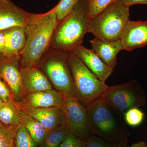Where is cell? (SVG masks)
<instances>
[{
  "mask_svg": "<svg viewBox=\"0 0 147 147\" xmlns=\"http://www.w3.org/2000/svg\"><path fill=\"white\" fill-rule=\"evenodd\" d=\"M55 7L46 13H28L23 28L26 36L20 54L22 68L37 67L50 45L59 24Z\"/></svg>",
  "mask_w": 147,
  "mask_h": 147,
  "instance_id": "6da1fadb",
  "label": "cell"
},
{
  "mask_svg": "<svg viewBox=\"0 0 147 147\" xmlns=\"http://www.w3.org/2000/svg\"><path fill=\"white\" fill-rule=\"evenodd\" d=\"M90 20L86 0H79L70 14L59 21L53 34L52 49L73 53L89 33Z\"/></svg>",
  "mask_w": 147,
  "mask_h": 147,
  "instance_id": "7a4b0ae2",
  "label": "cell"
},
{
  "mask_svg": "<svg viewBox=\"0 0 147 147\" xmlns=\"http://www.w3.org/2000/svg\"><path fill=\"white\" fill-rule=\"evenodd\" d=\"M89 125L93 135L125 146L128 130L121 115L100 98L87 105Z\"/></svg>",
  "mask_w": 147,
  "mask_h": 147,
  "instance_id": "3957f363",
  "label": "cell"
},
{
  "mask_svg": "<svg viewBox=\"0 0 147 147\" xmlns=\"http://www.w3.org/2000/svg\"><path fill=\"white\" fill-rule=\"evenodd\" d=\"M70 54L53 49L48 50L37 66L47 77L53 89L65 99L77 98L69 61Z\"/></svg>",
  "mask_w": 147,
  "mask_h": 147,
  "instance_id": "277c9868",
  "label": "cell"
},
{
  "mask_svg": "<svg viewBox=\"0 0 147 147\" xmlns=\"http://www.w3.org/2000/svg\"><path fill=\"white\" fill-rule=\"evenodd\" d=\"M129 16V8L116 0L90 21L89 33L104 41L119 40Z\"/></svg>",
  "mask_w": 147,
  "mask_h": 147,
  "instance_id": "5b68a950",
  "label": "cell"
},
{
  "mask_svg": "<svg viewBox=\"0 0 147 147\" xmlns=\"http://www.w3.org/2000/svg\"><path fill=\"white\" fill-rule=\"evenodd\" d=\"M69 61L76 98L86 106L100 98L108 87L105 82L95 76L74 53H70Z\"/></svg>",
  "mask_w": 147,
  "mask_h": 147,
  "instance_id": "8992f818",
  "label": "cell"
},
{
  "mask_svg": "<svg viewBox=\"0 0 147 147\" xmlns=\"http://www.w3.org/2000/svg\"><path fill=\"white\" fill-rule=\"evenodd\" d=\"M100 98L121 115L131 108L144 106L146 99L141 84L135 80L108 86Z\"/></svg>",
  "mask_w": 147,
  "mask_h": 147,
  "instance_id": "52a82bcc",
  "label": "cell"
},
{
  "mask_svg": "<svg viewBox=\"0 0 147 147\" xmlns=\"http://www.w3.org/2000/svg\"><path fill=\"white\" fill-rule=\"evenodd\" d=\"M62 108L65 116V125L71 133L84 141L93 135L89 125L87 108L78 98L65 99Z\"/></svg>",
  "mask_w": 147,
  "mask_h": 147,
  "instance_id": "ba28073f",
  "label": "cell"
},
{
  "mask_svg": "<svg viewBox=\"0 0 147 147\" xmlns=\"http://www.w3.org/2000/svg\"><path fill=\"white\" fill-rule=\"evenodd\" d=\"M21 68L20 56L10 58L0 56V78L9 87L17 102L25 95L21 82Z\"/></svg>",
  "mask_w": 147,
  "mask_h": 147,
  "instance_id": "9c48e42d",
  "label": "cell"
},
{
  "mask_svg": "<svg viewBox=\"0 0 147 147\" xmlns=\"http://www.w3.org/2000/svg\"><path fill=\"white\" fill-rule=\"evenodd\" d=\"M65 98L54 89L27 94L18 101L21 109L26 108H62Z\"/></svg>",
  "mask_w": 147,
  "mask_h": 147,
  "instance_id": "30bf717a",
  "label": "cell"
},
{
  "mask_svg": "<svg viewBox=\"0 0 147 147\" xmlns=\"http://www.w3.org/2000/svg\"><path fill=\"white\" fill-rule=\"evenodd\" d=\"M120 40L123 50L132 51L147 45V21L127 22Z\"/></svg>",
  "mask_w": 147,
  "mask_h": 147,
  "instance_id": "8fae6325",
  "label": "cell"
},
{
  "mask_svg": "<svg viewBox=\"0 0 147 147\" xmlns=\"http://www.w3.org/2000/svg\"><path fill=\"white\" fill-rule=\"evenodd\" d=\"M22 110L41 124L48 131L65 125V119L62 108H26Z\"/></svg>",
  "mask_w": 147,
  "mask_h": 147,
  "instance_id": "7c38bea8",
  "label": "cell"
},
{
  "mask_svg": "<svg viewBox=\"0 0 147 147\" xmlns=\"http://www.w3.org/2000/svg\"><path fill=\"white\" fill-rule=\"evenodd\" d=\"M73 53L102 82H105L113 72L114 69L106 64L92 49L89 50L81 45Z\"/></svg>",
  "mask_w": 147,
  "mask_h": 147,
  "instance_id": "4fadbf2b",
  "label": "cell"
},
{
  "mask_svg": "<svg viewBox=\"0 0 147 147\" xmlns=\"http://www.w3.org/2000/svg\"><path fill=\"white\" fill-rule=\"evenodd\" d=\"M21 73L22 88L25 95L53 89L47 77L38 67L22 68Z\"/></svg>",
  "mask_w": 147,
  "mask_h": 147,
  "instance_id": "5bb4252c",
  "label": "cell"
},
{
  "mask_svg": "<svg viewBox=\"0 0 147 147\" xmlns=\"http://www.w3.org/2000/svg\"><path fill=\"white\" fill-rule=\"evenodd\" d=\"M28 13L10 0L0 1V31L23 27Z\"/></svg>",
  "mask_w": 147,
  "mask_h": 147,
  "instance_id": "9a60e30c",
  "label": "cell"
},
{
  "mask_svg": "<svg viewBox=\"0 0 147 147\" xmlns=\"http://www.w3.org/2000/svg\"><path fill=\"white\" fill-rule=\"evenodd\" d=\"M92 49L106 64L114 69L117 63V56L123 50L120 40L108 42L95 38L90 40Z\"/></svg>",
  "mask_w": 147,
  "mask_h": 147,
  "instance_id": "2e32d148",
  "label": "cell"
},
{
  "mask_svg": "<svg viewBox=\"0 0 147 147\" xmlns=\"http://www.w3.org/2000/svg\"><path fill=\"white\" fill-rule=\"evenodd\" d=\"M26 42V36L23 27H15L7 30L5 47L2 55L10 58L20 56Z\"/></svg>",
  "mask_w": 147,
  "mask_h": 147,
  "instance_id": "e0dca14e",
  "label": "cell"
},
{
  "mask_svg": "<svg viewBox=\"0 0 147 147\" xmlns=\"http://www.w3.org/2000/svg\"><path fill=\"white\" fill-rule=\"evenodd\" d=\"M20 119L21 123L26 128L38 146L42 144L45 141L48 131L38 121L27 115L22 110L20 113Z\"/></svg>",
  "mask_w": 147,
  "mask_h": 147,
  "instance_id": "ac0fdd59",
  "label": "cell"
},
{
  "mask_svg": "<svg viewBox=\"0 0 147 147\" xmlns=\"http://www.w3.org/2000/svg\"><path fill=\"white\" fill-rule=\"evenodd\" d=\"M21 110L20 105L15 100L5 102L0 108V122L5 125L18 126L21 123Z\"/></svg>",
  "mask_w": 147,
  "mask_h": 147,
  "instance_id": "d6986e66",
  "label": "cell"
},
{
  "mask_svg": "<svg viewBox=\"0 0 147 147\" xmlns=\"http://www.w3.org/2000/svg\"><path fill=\"white\" fill-rule=\"evenodd\" d=\"M70 133L66 125L50 130L44 142L38 147H59Z\"/></svg>",
  "mask_w": 147,
  "mask_h": 147,
  "instance_id": "ffe728a7",
  "label": "cell"
},
{
  "mask_svg": "<svg viewBox=\"0 0 147 147\" xmlns=\"http://www.w3.org/2000/svg\"><path fill=\"white\" fill-rule=\"evenodd\" d=\"M38 146L29 134L24 125L17 127L15 138V147H38Z\"/></svg>",
  "mask_w": 147,
  "mask_h": 147,
  "instance_id": "44dd1931",
  "label": "cell"
},
{
  "mask_svg": "<svg viewBox=\"0 0 147 147\" xmlns=\"http://www.w3.org/2000/svg\"><path fill=\"white\" fill-rule=\"evenodd\" d=\"M17 127L5 125L0 122V147H15Z\"/></svg>",
  "mask_w": 147,
  "mask_h": 147,
  "instance_id": "7402d4cb",
  "label": "cell"
},
{
  "mask_svg": "<svg viewBox=\"0 0 147 147\" xmlns=\"http://www.w3.org/2000/svg\"><path fill=\"white\" fill-rule=\"evenodd\" d=\"M79 0H60L55 7V12L59 21L71 13Z\"/></svg>",
  "mask_w": 147,
  "mask_h": 147,
  "instance_id": "603a6c76",
  "label": "cell"
},
{
  "mask_svg": "<svg viewBox=\"0 0 147 147\" xmlns=\"http://www.w3.org/2000/svg\"><path fill=\"white\" fill-rule=\"evenodd\" d=\"M116 0H86L88 5L90 21Z\"/></svg>",
  "mask_w": 147,
  "mask_h": 147,
  "instance_id": "cb8c5ba5",
  "label": "cell"
},
{
  "mask_svg": "<svg viewBox=\"0 0 147 147\" xmlns=\"http://www.w3.org/2000/svg\"><path fill=\"white\" fill-rule=\"evenodd\" d=\"M144 116V113L139 108H131L124 114V120L129 126L134 127L142 123Z\"/></svg>",
  "mask_w": 147,
  "mask_h": 147,
  "instance_id": "d4e9b609",
  "label": "cell"
},
{
  "mask_svg": "<svg viewBox=\"0 0 147 147\" xmlns=\"http://www.w3.org/2000/svg\"><path fill=\"white\" fill-rule=\"evenodd\" d=\"M85 147H126L125 145L106 142L104 139L92 135L86 140Z\"/></svg>",
  "mask_w": 147,
  "mask_h": 147,
  "instance_id": "484cf974",
  "label": "cell"
},
{
  "mask_svg": "<svg viewBox=\"0 0 147 147\" xmlns=\"http://www.w3.org/2000/svg\"><path fill=\"white\" fill-rule=\"evenodd\" d=\"M86 141L82 140L70 132L59 147H85Z\"/></svg>",
  "mask_w": 147,
  "mask_h": 147,
  "instance_id": "4316f807",
  "label": "cell"
},
{
  "mask_svg": "<svg viewBox=\"0 0 147 147\" xmlns=\"http://www.w3.org/2000/svg\"><path fill=\"white\" fill-rule=\"evenodd\" d=\"M0 97L4 102L15 100L8 86L0 78Z\"/></svg>",
  "mask_w": 147,
  "mask_h": 147,
  "instance_id": "83f0119b",
  "label": "cell"
},
{
  "mask_svg": "<svg viewBox=\"0 0 147 147\" xmlns=\"http://www.w3.org/2000/svg\"><path fill=\"white\" fill-rule=\"evenodd\" d=\"M123 4L127 7L135 4H147V0H121Z\"/></svg>",
  "mask_w": 147,
  "mask_h": 147,
  "instance_id": "f1b7e54d",
  "label": "cell"
},
{
  "mask_svg": "<svg viewBox=\"0 0 147 147\" xmlns=\"http://www.w3.org/2000/svg\"><path fill=\"white\" fill-rule=\"evenodd\" d=\"M7 30L0 31V54H2L5 47L6 40Z\"/></svg>",
  "mask_w": 147,
  "mask_h": 147,
  "instance_id": "f546056e",
  "label": "cell"
},
{
  "mask_svg": "<svg viewBox=\"0 0 147 147\" xmlns=\"http://www.w3.org/2000/svg\"><path fill=\"white\" fill-rule=\"evenodd\" d=\"M129 147H147V144L144 142H140L133 144Z\"/></svg>",
  "mask_w": 147,
  "mask_h": 147,
  "instance_id": "4dcf8cb0",
  "label": "cell"
},
{
  "mask_svg": "<svg viewBox=\"0 0 147 147\" xmlns=\"http://www.w3.org/2000/svg\"><path fill=\"white\" fill-rule=\"evenodd\" d=\"M5 102H3V101L2 100L1 98L0 97V108L2 106L3 104Z\"/></svg>",
  "mask_w": 147,
  "mask_h": 147,
  "instance_id": "1f68e13d",
  "label": "cell"
},
{
  "mask_svg": "<svg viewBox=\"0 0 147 147\" xmlns=\"http://www.w3.org/2000/svg\"><path fill=\"white\" fill-rule=\"evenodd\" d=\"M7 1V0H0V1Z\"/></svg>",
  "mask_w": 147,
  "mask_h": 147,
  "instance_id": "d6a6232c",
  "label": "cell"
}]
</instances>
